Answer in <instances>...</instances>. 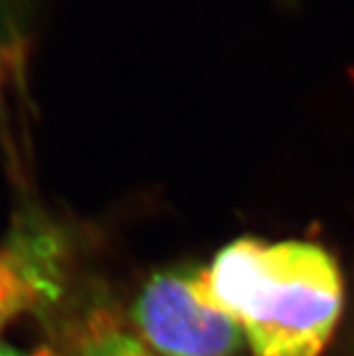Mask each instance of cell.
I'll return each mask as SVG.
<instances>
[{"instance_id": "obj_1", "label": "cell", "mask_w": 354, "mask_h": 356, "mask_svg": "<svg viewBox=\"0 0 354 356\" xmlns=\"http://www.w3.org/2000/svg\"><path fill=\"white\" fill-rule=\"evenodd\" d=\"M195 291L241 325L253 356H320L344 300L335 259L298 241H235L198 271Z\"/></svg>"}, {"instance_id": "obj_4", "label": "cell", "mask_w": 354, "mask_h": 356, "mask_svg": "<svg viewBox=\"0 0 354 356\" xmlns=\"http://www.w3.org/2000/svg\"><path fill=\"white\" fill-rule=\"evenodd\" d=\"M67 356H157L129 334L107 331L81 342Z\"/></svg>"}, {"instance_id": "obj_5", "label": "cell", "mask_w": 354, "mask_h": 356, "mask_svg": "<svg viewBox=\"0 0 354 356\" xmlns=\"http://www.w3.org/2000/svg\"><path fill=\"white\" fill-rule=\"evenodd\" d=\"M0 356H22L17 349L9 348L8 343H2L0 342Z\"/></svg>"}, {"instance_id": "obj_2", "label": "cell", "mask_w": 354, "mask_h": 356, "mask_svg": "<svg viewBox=\"0 0 354 356\" xmlns=\"http://www.w3.org/2000/svg\"><path fill=\"white\" fill-rule=\"evenodd\" d=\"M198 271H166L148 280L134 307L148 346L163 356H232L246 343L241 325L195 291Z\"/></svg>"}, {"instance_id": "obj_3", "label": "cell", "mask_w": 354, "mask_h": 356, "mask_svg": "<svg viewBox=\"0 0 354 356\" xmlns=\"http://www.w3.org/2000/svg\"><path fill=\"white\" fill-rule=\"evenodd\" d=\"M63 250L49 226L20 221L0 244V330L62 291Z\"/></svg>"}]
</instances>
